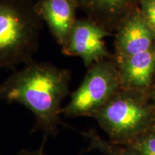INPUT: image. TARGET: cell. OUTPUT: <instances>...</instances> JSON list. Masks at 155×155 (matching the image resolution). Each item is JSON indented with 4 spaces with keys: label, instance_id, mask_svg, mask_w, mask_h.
<instances>
[{
    "label": "cell",
    "instance_id": "cell-1",
    "mask_svg": "<svg viewBox=\"0 0 155 155\" xmlns=\"http://www.w3.org/2000/svg\"><path fill=\"white\" fill-rule=\"evenodd\" d=\"M71 73L46 61L25 64L0 83V98L24 106L35 118L45 138L57 134L62 103L69 94Z\"/></svg>",
    "mask_w": 155,
    "mask_h": 155
},
{
    "label": "cell",
    "instance_id": "cell-2",
    "mask_svg": "<svg viewBox=\"0 0 155 155\" xmlns=\"http://www.w3.org/2000/svg\"><path fill=\"white\" fill-rule=\"evenodd\" d=\"M33 0H0V69H15L33 61L42 21Z\"/></svg>",
    "mask_w": 155,
    "mask_h": 155
},
{
    "label": "cell",
    "instance_id": "cell-3",
    "mask_svg": "<svg viewBox=\"0 0 155 155\" xmlns=\"http://www.w3.org/2000/svg\"><path fill=\"white\" fill-rule=\"evenodd\" d=\"M93 118L109 140L126 144L153 127L155 102L150 91L121 88Z\"/></svg>",
    "mask_w": 155,
    "mask_h": 155
},
{
    "label": "cell",
    "instance_id": "cell-4",
    "mask_svg": "<svg viewBox=\"0 0 155 155\" xmlns=\"http://www.w3.org/2000/svg\"><path fill=\"white\" fill-rule=\"evenodd\" d=\"M121 88L116 61L106 58L88 68V72L61 115L93 117Z\"/></svg>",
    "mask_w": 155,
    "mask_h": 155
},
{
    "label": "cell",
    "instance_id": "cell-5",
    "mask_svg": "<svg viewBox=\"0 0 155 155\" xmlns=\"http://www.w3.org/2000/svg\"><path fill=\"white\" fill-rule=\"evenodd\" d=\"M108 35V30L91 19H77L61 51L65 55L81 58L88 68L97 62L110 58L105 42Z\"/></svg>",
    "mask_w": 155,
    "mask_h": 155
},
{
    "label": "cell",
    "instance_id": "cell-6",
    "mask_svg": "<svg viewBox=\"0 0 155 155\" xmlns=\"http://www.w3.org/2000/svg\"><path fill=\"white\" fill-rule=\"evenodd\" d=\"M116 38V58L117 63L155 45V36L145 22L140 10L132 9L118 26Z\"/></svg>",
    "mask_w": 155,
    "mask_h": 155
},
{
    "label": "cell",
    "instance_id": "cell-7",
    "mask_svg": "<svg viewBox=\"0 0 155 155\" xmlns=\"http://www.w3.org/2000/svg\"><path fill=\"white\" fill-rule=\"evenodd\" d=\"M34 8L42 22H45L50 33L61 46H65L76 21L78 8L75 0H37Z\"/></svg>",
    "mask_w": 155,
    "mask_h": 155
},
{
    "label": "cell",
    "instance_id": "cell-8",
    "mask_svg": "<svg viewBox=\"0 0 155 155\" xmlns=\"http://www.w3.org/2000/svg\"><path fill=\"white\" fill-rule=\"evenodd\" d=\"M117 66L121 88L150 91L155 79V45L124 60Z\"/></svg>",
    "mask_w": 155,
    "mask_h": 155
},
{
    "label": "cell",
    "instance_id": "cell-9",
    "mask_svg": "<svg viewBox=\"0 0 155 155\" xmlns=\"http://www.w3.org/2000/svg\"><path fill=\"white\" fill-rule=\"evenodd\" d=\"M78 8L86 13L87 18L108 30L119 26L123 19L132 10L135 0H75Z\"/></svg>",
    "mask_w": 155,
    "mask_h": 155
},
{
    "label": "cell",
    "instance_id": "cell-10",
    "mask_svg": "<svg viewBox=\"0 0 155 155\" xmlns=\"http://www.w3.org/2000/svg\"><path fill=\"white\" fill-rule=\"evenodd\" d=\"M84 136L88 140L91 148L100 151L106 155H141L129 145L103 139L92 129L84 133Z\"/></svg>",
    "mask_w": 155,
    "mask_h": 155
},
{
    "label": "cell",
    "instance_id": "cell-11",
    "mask_svg": "<svg viewBox=\"0 0 155 155\" xmlns=\"http://www.w3.org/2000/svg\"><path fill=\"white\" fill-rule=\"evenodd\" d=\"M126 144L132 147L141 155H155L154 127H152Z\"/></svg>",
    "mask_w": 155,
    "mask_h": 155
},
{
    "label": "cell",
    "instance_id": "cell-12",
    "mask_svg": "<svg viewBox=\"0 0 155 155\" xmlns=\"http://www.w3.org/2000/svg\"><path fill=\"white\" fill-rule=\"evenodd\" d=\"M139 10L155 36V0H138Z\"/></svg>",
    "mask_w": 155,
    "mask_h": 155
},
{
    "label": "cell",
    "instance_id": "cell-13",
    "mask_svg": "<svg viewBox=\"0 0 155 155\" xmlns=\"http://www.w3.org/2000/svg\"><path fill=\"white\" fill-rule=\"evenodd\" d=\"M17 155H48L45 153L42 149H39V150H22L18 152Z\"/></svg>",
    "mask_w": 155,
    "mask_h": 155
},
{
    "label": "cell",
    "instance_id": "cell-14",
    "mask_svg": "<svg viewBox=\"0 0 155 155\" xmlns=\"http://www.w3.org/2000/svg\"><path fill=\"white\" fill-rule=\"evenodd\" d=\"M150 93H151V95H152L153 100H154L155 102V79L154 81V83H153V84H152V88H151V89H150Z\"/></svg>",
    "mask_w": 155,
    "mask_h": 155
},
{
    "label": "cell",
    "instance_id": "cell-15",
    "mask_svg": "<svg viewBox=\"0 0 155 155\" xmlns=\"http://www.w3.org/2000/svg\"><path fill=\"white\" fill-rule=\"evenodd\" d=\"M153 127H154V129H155V120H154V125H153Z\"/></svg>",
    "mask_w": 155,
    "mask_h": 155
}]
</instances>
